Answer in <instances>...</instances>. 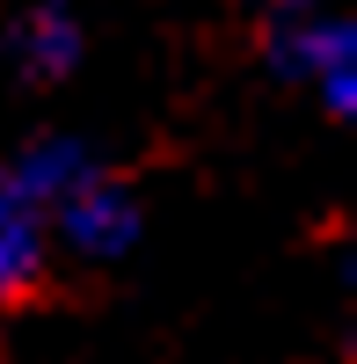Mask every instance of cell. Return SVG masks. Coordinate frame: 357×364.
<instances>
[{
    "instance_id": "obj_1",
    "label": "cell",
    "mask_w": 357,
    "mask_h": 364,
    "mask_svg": "<svg viewBox=\"0 0 357 364\" xmlns=\"http://www.w3.org/2000/svg\"><path fill=\"white\" fill-rule=\"evenodd\" d=\"M44 277V255H37V219L8 175H0V299H29Z\"/></svg>"
}]
</instances>
